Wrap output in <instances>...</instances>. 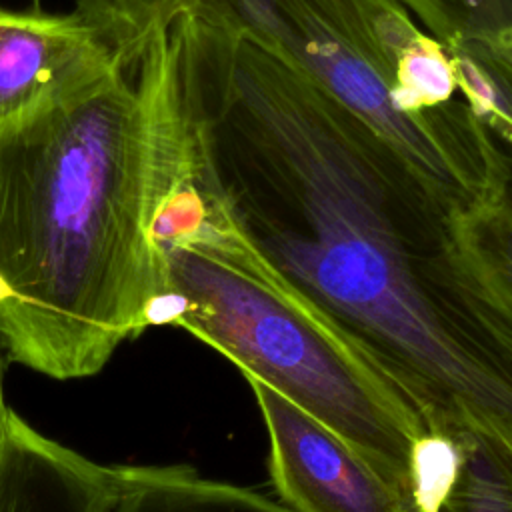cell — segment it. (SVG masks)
<instances>
[{"mask_svg":"<svg viewBox=\"0 0 512 512\" xmlns=\"http://www.w3.org/2000/svg\"><path fill=\"white\" fill-rule=\"evenodd\" d=\"M156 244L164 288L154 326L184 328L338 434L410 496L426 432L416 412L290 300L230 232L204 122L190 110L154 128Z\"/></svg>","mask_w":512,"mask_h":512,"instance_id":"obj_3","label":"cell"},{"mask_svg":"<svg viewBox=\"0 0 512 512\" xmlns=\"http://www.w3.org/2000/svg\"><path fill=\"white\" fill-rule=\"evenodd\" d=\"M158 204L132 70L0 124V342L14 362L92 376L154 326Z\"/></svg>","mask_w":512,"mask_h":512,"instance_id":"obj_2","label":"cell"},{"mask_svg":"<svg viewBox=\"0 0 512 512\" xmlns=\"http://www.w3.org/2000/svg\"><path fill=\"white\" fill-rule=\"evenodd\" d=\"M474 110L504 156V194L512 200V76H500L484 84L476 94Z\"/></svg>","mask_w":512,"mask_h":512,"instance_id":"obj_13","label":"cell"},{"mask_svg":"<svg viewBox=\"0 0 512 512\" xmlns=\"http://www.w3.org/2000/svg\"><path fill=\"white\" fill-rule=\"evenodd\" d=\"M38 2H40V0H32V6H40Z\"/></svg>","mask_w":512,"mask_h":512,"instance_id":"obj_15","label":"cell"},{"mask_svg":"<svg viewBox=\"0 0 512 512\" xmlns=\"http://www.w3.org/2000/svg\"><path fill=\"white\" fill-rule=\"evenodd\" d=\"M412 512H512V444L488 430L424 432L410 462Z\"/></svg>","mask_w":512,"mask_h":512,"instance_id":"obj_7","label":"cell"},{"mask_svg":"<svg viewBox=\"0 0 512 512\" xmlns=\"http://www.w3.org/2000/svg\"><path fill=\"white\" fill-rule=\"evenodd\" d=\"M270 442V476L292 512H412L408 492L272 386L246 378Z\"/></svg>","mask_w":512,"mask_h":512,"instance_id":"obj_5","label":"cell"},{"mask_svg":"<svg viewBox=\"0 0 512 512\" xmlns=\"http://www.w3.org/2000/svg\"><path fill=\"white\" fill-rule=\"evenodd\" d=\"M76 10L114 42L136 48L154 30L170 24L180 0H74Z\"/></svg>","mask_w":512,"mask_h":512,"instance_id":"obj_12","label":"cell"},{"mask_svg":"<svg viewBox=\"0 0 512 512\" xmlns=\"http://www.w3.org/2000/svg\"><path fill=\"white\" fill-rule=\"evenodd\" d=\"M224 220L248 258L428 430L512 444V346L440 272L450 214L352 108L254 44L180 38Z\"/></svg>","mask_w":512,"mask_h":512,"instance_id":"obj_1","label":"cell"},{"mask_svg":"<svg viewBox=\"0 0 512 512\" xmlns=\"http://www.w3.org/2000/svg\"><path fill=\"white\" fill-rule=\"evenodd\" d=\"M176 14L254 44L312 78L408 160L450 218L504 194L502 170L476 160L420 118V104L448 54L400 2L180 0Z\"/></svg>","mask_w":512,"mask_h":512,"instance_id":"obj_4","label":"cell"},{"mask_svg":"<svg viewBox=\"0 0 512 512\" xmlns=\"http://www.w3.org/2000/svg\"><path fill=\"white\" fill-rule=\"evenodd\" d=\"M118 70L108 40L76 10L0 8V124L74 98Z\"/></svg>","mask_w":512,"mask_h":512,"instance_id":"obj_6","label":"cell"},{"mask_svg":"<svg viewBox=\"0 0 512 512\" xmlns=\"http://www.w3.org/2000/svg\"><path fill=\"white\" fill-rule=\"evenodd\" d=\"M10 416H12V410L6 406V400H4V388H2V358H0V464H2V458H4L6 442H8Z\"/></svg>","mask_w":512,"mask_h":512,"instance_id":"obj_14","label":"cell"},{"mask_svg":"<svg viewBox=\"0 0 512 512\" xmlns=\"http://www.w3.org/2000/svg\"><path fill=\"white\" fill-rule=\"evenodd\" d=\"M440 272L464 306L512 346V200H498L446 224Z\"/></svg>","mask_w":512,"mask_h":512,"instance_id":"obj_9","label":"cell"},{"mask_svg":"<svg viewBox=\"0 0 512 512\" xmlns=\"http://www.w3.org/2000/svg\"><path fill=\"white\" fill-rule=\"evenodd\" d=\"M446 50L476 46L512 68V0H396Z\"/></svg>","mask_w":512,"mask_h":512,"instance_id":"obj_11","label":"cell"},{"mask_svg":"<svg viewBox=\"0 0 512 512\" xmlns=\"http://www.w3.org/2000/svg\"><path fill=\"white\" fill-rule=\"evenodd\" d=\"M104 512H292L254 490L188 466H114Z\"/></svg>","mask_w":512,"mask_h":512,"instance_id":"obj_10","label":"cell"},{"mask_svg":"<svg viewBox=\"0 0 512 512\" xmlns=\"http://www.w3.org/2000/svg\"><path fill=\"white\" fill-rule=\"evenodd\" d=\"M110 468L46 438L12 412L0 464V512H104Z\"/></svg>","mask_w":512,"mask_h":512,"instance_id":"obj_8","label":"cell"}]
</instances>
